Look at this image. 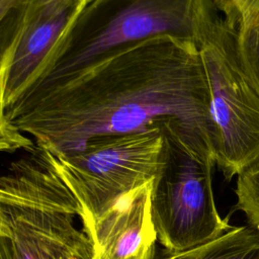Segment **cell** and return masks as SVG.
I'll list each match as a JSON object with an SVG mask.
<instances>
[{"label":"cell","mask_w":259,"mask_h":259,"mask_svg":"<svg viewBox=\"0 0 259 259\" xmlns=\"http://www.w3.org/2000/svg\"><path fill=\"white\" fill-rule=\"evenodd\" d=\"M218 13L214 0H88L28 92L67 77L109 51L149 37L171 35L198 47Z\"/></svg>","instance_id":"obj_3"},{"label":"cell","mask_w":259,"mask_h":259,"mask_svg":"<svg viewBox=\"0 0 259 259\" xmlns=\"http://www.w3.org/2000/svg\"><path fill=\"white\" fill-rule=\"evenodd\" d=\"M217 132L215 165L227 179L259 160V87L237 24L220 11L198 44Z\"/></svg>","instance_id":"obj_4"},{"label":"cell","mask_w":259,"mask_h":259,"mask_svg":"<svg viewBox=\"0 0 259 259\" xmlns=\"http://www.w3.org/2000/svg\"><path fill=\"white\" fill-rule=\"evenodd\" d=\"M165 136V161L151 194L152 218L162 247L178 252L210 242L233 226L215 206L211 178L214 156L179 136Z\"/></svg>","instance_id":"obj_5"},{"label":"cell","mask_w":259,"mask_h":259,"mask_svg":"<svg viewBox=\"0 0 259 259\" xmlns=\"http://www.w3.org/2000/svg\"><path fill=\"white\" fill-rule=\"evenodd\" d=\"M240 41L245 58L259 87V24L240 31Z\"/></svg>","instance_id":"obj_12"},{"label":"cell","mask_w":259,"mask_h":259,"mask_svg":"<svg viewBox=\"0 0 259 259\" xmlns=\"http://www.w3.org/2000/svg\"><path fill=\"white\" fill-rule=\"evenodd\" d=\"M1 131V150L5 152H14L15 150L23 148L24 150L31 151L35 144L25 136L20 130L15 127L12 123L4 118H0Z\"/></svg>","instance_id":"obj_13"},{"label":"cell","mask_w":259,"mask_h":259,"mask_svg":"<svg viewBox=\"0 0 259 259\" xmlns=\"http://www.w3.org/2000/svg\"><path fill=\"white\" fill-rule=\"evenodd\" d=\"M0 112L57 157L79 152L96 138L160 127L215 158L217 132L198 47L171 35L109 51Z\"/></svg>","instance_id":"obj_1"},{"label":"cell","mask_w":259,"mask_h":259,"mask_svg":"<svg viewBox=\"0 0 259 259\" xmlns=\"http://www.w3.org/2000/svg\"><path fill=\"white\" fill-rule=\"evenodd\" d=\"M214 4L240 31L259 24V0H214Z\"/></svg>","instance_id":"obj_11"},{"label":"cell","mask_w":259,"mask_h":259,"mask_svg":"<svg viewBox=\"0 0 259 259\" xmlns=\"http://www.w3.org/2000/svg\"><path fill=\"white\" fill-rule=\"evenodd\" d=\"M237 207L249 225L259 229V160L237 176Z\"/></svg>","instance_id":"obj_10"},{"label":"cell","mask_w":259,"mask_h":259,"mask_svg":"<svg viewBox=\"0 0 259 259\" xmlns=\"http://www.w3.org/2000/svg\"><path fill=\"white\" fill-rule=\"evenodd\" d=\"M167 148L160 127L91 140L79 152L54 156L57 168L82 207L83 232L131 190L155 179Z\"/></svg>","instance_id":"obj_6"},{"label":"cell","mask_w":259,"mask_h":259,"mask_svg":"<svg viewBox=\"0 0 259 259\" xmlns=\"http://www.w3.org/2000/svg\"><path fill=\"white\" fill-rule=\"evenodd\" d=\"M153 259H259V229L233 227L219 238L184 251L157 248Z\"/></svg>","instance_id":"obj_9"},{"label":"cell","mask_w":259,"mask_h":259,"mask_svg":"<svg viewBox=\"0 0 259 259\" xmlns=\"http://www.w3.org/2000/svg\"><path fill=\"white\" fill-rule=\"evenodd\" d=\"M154 179L119 197L84 233L92 259H153L157 232L152 218Z\"/></svg>","instance_id":"obj_8"},{"label":"cell","mask_w":259,"mask_h":259,"mask_svg":"<svg viewBox=\"0 0 259 259\" xmlns=\"http://www.w3.org/2000/svg\"><path fill=\"white\" fill-rule=\"evenodd\" d=\"M88 0H0V110L38 81Z\"/></svg>","instance_id":"obj_7"},{"label":"cell","mask_w":259,"mask_h":259,"mask_svg":"<svg viewBox=\"0 0 259 259\" xmlns=\"http://www.w3.org/2000/svg\"><path fill=\"white\" fill-rule=\"evenodd\" d=\"M82 214L54 155L35 145L0 180V259H92L74 223Z\"/></svg>","instance_id":"obj_2"}]
</instances>
